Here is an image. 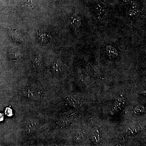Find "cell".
<instances>
[{"instance_id":"8992f818","label":"cell","mask_w":146,"mask_h":146,"mask_svg":"<svg viewBox=\"0 0 146 146\" xmlns=\"http://www.w3.org/2000/svg\"><path fill=\"white\" fill-rule=\"evenodd\" d=\"M42 57L40 55L36 56L32 63L33 68L34 70H37L41 66Z\"/></svg>"},{"instance_id":"4fadbf2b","label":"cell","mask_w":146,"mask_h":146,"mask_svg":"<svg viewBox=\"0 0 146 146\" xmlns=\"http://www.w3.org/2000/svg\"><path fill=\"white\" fill-rule=\"evenodd\" d=\"M54 1H58V0H53Z\"/></svg>"},{"instance_id":"5bb4252c","label":"cell","mask_w":146,"mask_h":146,"mask_svg":"<svg viewBox=\"0 0 146 146\" xmlns=\"http://www.w3.org/2000/svg\"><path fill=\"white\" fill-rule=\"evenodd\" d=\"M0 66H1V61H0Z\"/></svg>"},{"instance_id":"ba28073f","label":"cell","mask_w":146,"mask_h":146,"mask_svg":"<svg viewBox=\"0 0 146 146\" xmlns=\"http://www.w3.org/2000/svg\"><path fill=\"white\" fill-rule=\"evenodd\" d=\"M10 57L11 60H13V61L16 60L19 58V54L16 52H12L11 53H10Z\"/></svg>"},{"instance_id":"5b68a950","label":"cell","mask_w":146,"mask_h":146,"mask_svg":"<svg viewBox=\"0 0 146 146\" xmlns=\"http://www.w3.org/2000/svg\"><path fill=\"white\" fill-rule=\"evenodd\" d=\"M40 91H38V90L36 91H34V89L33 88H29L27 89L26 91V94L28 98H35L36 97H40L41 96V93Z\"/></svg>"},{"instance_id":"30bf717a","label":"cell","mask_w":146,"mask_h":146,"mask_svg":"<svg viewBox=\"0 0 146 146\" xmlns=\"http://www.w3.org/2000/svg\"><path fill=\"white\" fill-rule=\"evenodd\" d=\"M5 113L7 116H10L12 115V110L9 108H7L5 110Z\"/></svg>"},{"instance_id":"9c48e42d","label":"cell","mask_w":146,"mask_h":146,"mask_svg":"<svg viewBox=\"0 0 146 146\" xmlns=\"http://www.w3.org/2000/svg\"><path fill=\"white\" fill-rule=\"evenodd\" d=\"M33 3L31 1L28 0L24 3L23 5V7L27 9H31L33 7Z\"/></svg>"},{"instance_id":"7a4b0ae2","label":"cell","mask_w":146,"mask_h":146,"mask_svg":"<svg viewBox=\"0 0 146 146\" xmlns=\"http://www.w3.org/2000/svg\"><path fill=\"white\" fill-rule=\"evenodd\" d=\"M63 62L60 60H55L52 65L51 71L54 74H60L63 72Z\"/></svg>"},{"instance_id":"6da1fadb","label":"cell","mask_w":146,"mask_h":146,"mask_svg":"<svg viewBox=\"0 0 146 146\" xmlns=\"http://www.w3.org/2000/svg\"><path fill=\"white\" fill-rule=\"evenodd\" d=\"M38 121L35 119L28 120L24 126V131L26 134L30 135L35 132L38 126Z\"/></svg>"},{"instance_id":"52a82bcc","label":"cell","mask_w":146,"mask_h":146,"mask_svg":"<svg viewBox=\"0 0 146 146\" xmlns=\"http://www.w3.org/2000/svg\"><path fill=\"white\" fill-rule=\"evenodd\" d=\"M106 51L110 56H113L118 55L117 51L114 47L112 46H108L106 47Z\"/></svg>"},{"instance_id":"7c38bea8","label":"cell","mask_w":146,"mask_h":146,"mask_svg":"<svg viewBox=\"0 0 146 146\" xmlns=\"http://www.w3.org/2000/svg\"><path fill=\"white\" fill-rule=\"evenodd\" d=\"M124 1L127 2V1H129V0H123Z\"/></svg>"},{"instance_id":"3957f363","label":"cell","mask_w":146,"mask_h":146,"mask_svg":"<svg viewBox=\"0 0 146 146\" xmlns=\"http://www.w3.org/2000/svg\"><path fill=\"white\" fill-rule=\"evenodd\" d=\"M72 18V21L71 23V26L76 32H79L80 31V28L81 25V18L76 15L73 16Z\"/></svg>"},{"instance_id":"8fae6325","label":"cell","mask_w":146,"mask_h":146,"mask_svg":"<svg viewBox=\"0 0 146 146\" xmlns=\"http://www.w3.org/2000/svg\"><path fill=\"white\" fill-rule=\"evenodd\" d=\"M3 120V115L2 114L0 113V121H1Z\"/></svg>"},{"instance_id":"277c9868","label":"cell","mask_w":146,"mask_h":146,"mask_svg":"<svg viewBox=\"0 0 146 146\" xmlns=\"http://www.w3.org/2000/svg\"><path fill=\"white\" fill-rule=\"evenodd\" d=\"M107 7V5L105 3L103 2L99 3L95 7L96 13L98 16H102L106 12Z\"/></svg>"}]
</instances>
